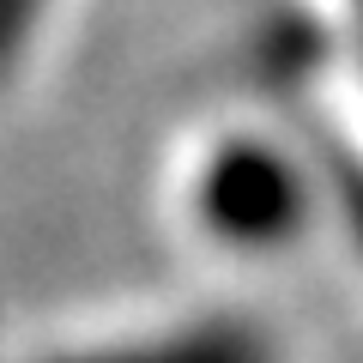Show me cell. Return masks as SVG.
I'll return each instance as SVG.
<instances>
[{"label": "cell", "instance_id": "6da1fadb", "mask_svg": "<svg viewBox=\"0 0 363 363\" xmlns=\"http://www.w3.org/2000/svg\"><path fill=\"white\" fill-rule=\"evenodd\" d=\"M194 218L224 248L272 255L309 230V182L279 145L255 133H230L206 152L194 176Z\"/></svg>", "mask_w": 363, "mask_h": 363}, {"label": "cell", "instance_id": "7a4b0ae2", "mask_svg": "<svg viewBox=\"0 0 363 363\" xmlns=\"http://www.w3.org/2000/svg\"><path fill=\"white\" fill-rule=\"evenodd\" d=\"M55 363H279L272 333H260L255 321H194L176 333H152V339H128V345H104L85 357H55Z\"/></svg>", "mask_w": 363, "mask_h": 363}, {"label": "cell", "instance_id": "3957f363", "mask_svg": "<svg viewBox=\"0 0 363 363\" xmlns=\"http://www.w3.org/2000/svg\"><path fill=\"white\" fill-rule=\"evenodd\" d=\"M43 6H49V0H0V85L13 79L18 55L30 49V37H37V25H43Z\"/></svg>", "mask_w": 363, "mask_h": 363}]
</instances>
